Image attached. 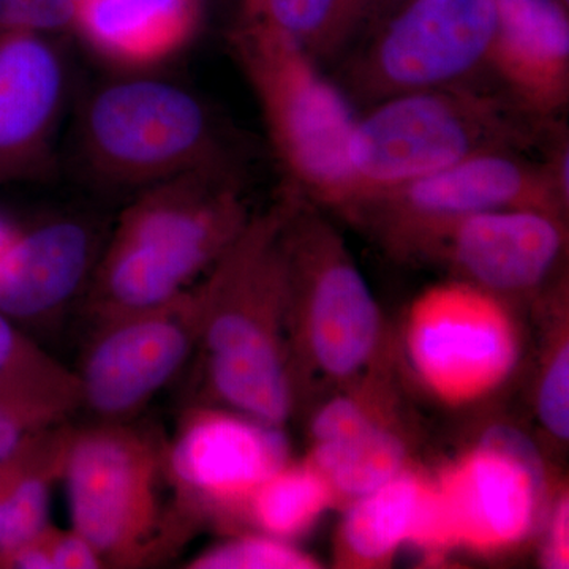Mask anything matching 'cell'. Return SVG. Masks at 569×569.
<instances>
[{"label":"cell","instance_id":"obj_4","mask_svg":"<svg viewBox=\"0 0 569 569\" xmlns=\"http://www.w3.org/2000/svg\"><path fill=\"white\" fill-rule=\"evenodd\" d=\"M293 193L283 224L287 332L298 377L339 389L369 380L385 343V325L346 239L321 208Z\"/></svg>","mask_w":569,"mask_h":569},{"label":"cell","instance_id":"obj_3","mask_svg":"<svg viewBox=\"0 0 569 569\" xmlns=\"http://www.w3.org/2000/svg\"><path fill=\"white\" fill-rule=\"evenodd\" d=\"M552 122V121H550ZM539 122L500 89L475 81L389 97L356 118L347 146L351 206L493 151L539 148Z\"/></svg>","mask_w":569,"mask_h":569},{"label":"cell","instance_id":"obj_7","mask_svg":"<svg viewBox=\"0 0 569 569\" xmlns=\"http://www.w3.org/2000/svg\"><path fill=\"white\" fill-rule=\"evenodd\" d=\"M402 343L418 383L448 407L473 406L496 395L522 355L511 302L458 279L433 284L415 299Z\"/></svg>","mask_w":569,"mask_h":569},{"label":"cell","instance_id":"obj_28","mask_svg":"<svg viewBox=\"0 0 569 569\" xmlns=\"http://www.w3.org/2000/svg\"><path fill=\"white\" fill-rule=\"evenodd\" d=\"M546 533L542 541L541 561L549 569L569 568V497L560 490L546 515Z\"/></svg>","mask_w":569,"mask_h":569},{"label":"cell","instance_id":"obj_6","mask_svg":"<svg viewBox=\"0 0 569 569\" xmlns=\"http://www.w3.org/2000/svg\"><path fill=\"white\" fill-rule=\"evenodd\" d=\"M77 153L93 186L138 193L201 164L236 159L194 93L144 77L107 82L89 97Z\"/></svg>","mask_w":569,"mask_h":569},{"label":"cell","instance_id":"obj_15","mask_svg":"<svg viewBox=\"0 0 569 569\" xmlns=\"http://www.w3.org/2000/svg\"><path fill=\"white\" fill-rule=\"evenodd\" d=\"M67 73L44 33L0 28V186L51 170Z\"/></svg>","mask_w":569,"mask_h":569},{"label":"cell","instance_id":"obj_20","mask_svg":"<svg viewBox=\"0 0 569 569\" xmlns=\"http://www.w3.org/2000/svg\"><path fill=\"white\" fill-rule=\"evenodd\" d=\"M429 477L408 467L380 488L348 503L336 539V556L346 568L387 567L410 546Z\"/></svg>","mask_w":569,"mask_h":569},{"label":"cell","instance_id":"obj_2","mask_svg":"<svg viewBox=\"0 0 569 569\" xmlns=\"http://www.w3.org/2000/svg\"><path fill=\"white\" fill-rule=\"evenodd\" d=\"M293 194L254 213L241 238L206 272L203 343L209 385L231 410L283 427L295 411L288 347L283 224Z\"/></svg>","mask_w":569,"mask_h":569},{"label":"cell","instance_id":"obj_32","mask_svg":"<svg viewBox=\"0 0 569 569\" xmlns=\"http://www.w3.org/2000/svg\"><path fill=\"white\" fill-rule=\"evenodd\" d=\"M560 2L563 3V6L569 7V0H560Z\"/></svg>","mask_w":569,"mask_h":569},{"label":"cell","instance_id":"obj_17","mask_svg":"<svg viewBox=\"0 0 569 569\" xmlns=\"http://www.w3.org/2000/svg\"><path fill=\"white\" fill-rule=\"evenodd\" d=\"M488 71L498 89L539 122L569 102V14L560 0H496Z\"/></svg>","mask_w":569,"mask_h":569},{"label":"cell","instance_id":"obj_23","mask_svg":"<svg viewBox=\"0 0 569 569\" xmlns=\"http://www.w3.org/2000/svg\"><path fill=\"white\" fill-rule=\"evenodd\" d=\"M332 508L335 497L317 468L307 459L290 460L254 490L244 519L261 533L293 541L309 533Z\"/></svg>","mask_w":569,"mask_h":569},{"label":"cell","instance_id":"obj_26","mask_svg":"<svg viewBox=\"0 0 569 569\" xmlns=\"http://www.w3.org/2000/svg\"><path fill=\"white\" fill-rule=\"evenodd\" d=\"M193 569H317L320 561L293 542L269 535H244L206 550L189 565Z\"/></svg>","mask_w":569,"mask_h":569},{"label":"cell","instance_id":"obj_22","mask_svg":"<svg viewBox=\"0 0 569 569\" xmlns=\"http://www.w3.org/2000/svg\"><path fill=\"white\" fill-rule=\"evenodd\" d=\"M70 437L62 430L29 433L17 451L0 460V553L47 529L51 485L62 477Z\"/></svg>","mask_w":569,"mask_h":569},{"label":"cell","instance_id":"obj_5","mask_svg":"<svg viewBox=\"0 0 569 569\" xmlns=\"http://www.w3.org/2000/svg\"><path fill=\"white\" fill-rule=\"evenodd\" d=\"M231 48L288 189L342 216L353 197L347 146L356 121L346 93L296 41L253 18L236 28Z\"/></svg>","mask_w":569,"mask_h":569},{"label":"cell","instance_id":"obj_30","mask_svg":"<svg viewBox=\"0 0 569 569\" xmlns=\"http://www.w3.org/2000/svg\"><path fill=\"white\" fill-rule=\"evenodd\" d=\"M29 433H32L31 430L0 410V460L9 458L11 452L17 451Z\"/></svg>","mask_w":569,"mask_h":569},{"label":"cell","instance_id":"obj_25","mask_svg":"<svg viewBox=\"0 0 569 569\" xmlns=\"http://www.w3.org/2000/svg\"><path fill=\"white\" fill-rule=\"evenodd\" d=\"M546 337L537 380V417L546 436L559 445L569 440V332L568 307L561 299Z\"/></svg>","mask_w":569,"mask_h":569},{"label":"cell","instance_id":"obj_27","mask_svg":"<svg viewBox=\"0 0 569 569\" xmlns=\"http://www.w3.org/2000/svg\"><path fill=\"white\" fill-rule=\"evenodd\" d=\"M80 0H0V28L47 33L73 24Z\"/></svg>","mask_w":569,"mask_h":569},{"label":"cell","instance_id":"obj_9","mask_svg":"<svg viewBox=\"0 0 569 569\" xmlns=\"http://www.w3.org/2000/svg\"><path fill=\"white\" fill-rule=\"evenodd\" d=\"M163 470L164 455L140 430L108 425L71 433L62 470L71 523L103 561L130 567L156 552Z\"/></svg>","mask_w":569,"mask_h":569},{"label":"cell","instance_id":"obj_1","mask_svg":"<svg viewBox=\"0 0 569 569\" xmlns=\"http://www.w3.org/2000/svg\"><path fill=\"white\" fill-rule=\"evenodd\" d=\"M253 216L236 159L141 190L97 268L93 310L107 320L174 301L233 247Z\"/></svg>","mask_w":569,"mask_h":569},{"label":"cell","instance_id":"obj_18","mask_svg":"<svg viewBox=\"0 0 569 569\" xmlns=\"http://www.w3.org/2000/svg\"><path fill=\"white\" fill-rule=\"evenodd\" d=\"M96 236L88 224L54 219L18 231L0 254V312L32 320L66 305L91 269Z\"/></svg>","mask_w":569,"mask_h":569},{"label":"cell","instance_id":"obj_14","mask_svg":"<svg viewBox=\"0 0 569 569\" xmlns=\"http://www.w3.org/2000/svg\"><path fill=\"white\" fill-rule=\"evenodd\" d=\"M567 253V217L507 208L471 213L441 228L415 260L445 266L452 279L511 302L546 293Z\"/></svg>","mask_w":569,"mask_h":569},{"label":"cell","instance_id":"obj_8","mask_svg":"<svg viewBox=\"0 0 569 569\" xmlns=\"http://www.w3.org/2000/svg\"><path fill=\"white\" fill-rule=\"evenodd\" d=\"M507 208L539 209L567 219L569 211L539 160L526 152L493 151L362 198L343 217L385 252L411 261L441 228L471 213Z\"/></svg>","mask_w":569,"mask_h":569},{"label":"cell","instance_id":"obj_10","mask_svg":"<svg viewBox=\"0 0 569 569\" xmlns=\"http://www.w3.org/2000/svg\"><path fill=\"white\" fill-rule=\"evenodd\" d=\"M496 0H410L347 69L348 89L373 104L477 80L488 70Z\"/></svg>","mask_w":569,"mask_h":569},{"label":"cell","instance_id":"obj_19","mask_svg":"<svg viewBox=\"0 0 569 569\" xmlns=\"http://www.w3.org/2000/svg\"><path fill=\"white\" fill-rule=\"evenodd\" d=\"M201 17L200 0H80L71 26L104 62L140 71L181 54Z\"/></svg>","mask_w":569,"mask_h":569},{"label":"cell","instance_id":"obj_11","mask_svg":"<svg viewBox=\"0 0 569 569\" xmlns=\"http://www.w3.org/2000/svg\"><path fill=\"white\" fill-rule=\"evenodd\" d=\"M452 550L508 552L548 515V478L538 449L511 426H493L432 477Z\"/></svg>","mask_w":569,"mask_h":569},{"label":"cell","instance_id":"obj_16","mask_svg":"<svg viewBox=\"0 0 569 569\" xmlns=\"http://www.w3.org/2000/svg\"><path fill=\"white\" fill-rule=\"evenodd\" d=\"M373 378L323 400L310 421L307 460L328 482L336 507L407 470L410 447Z\"/></svg>","mask_w":569,"mask_h":569},{"label":"cell","instance_id":"obj_31","mask_svg":"<svg viewBox=\"0 0 569 569\" xmlns=\"http://www.w3.org/2000/svg\"><path fill=\"white\" fill-rule=\"evenodd\" d=\"M17 233L18 230H14L7 220H3L2 217H0V254L6 252L7 247L10 246V242L13 241Z\"/></svg>","mask_w":569,"mask_h":569},{"label":"cell","instance_id":"obj_12","mask_svg":"<svg viewBox=\"0 0 569 569\" xmlns=\"http://www.w3.org/2000/svg\"><path fill=\"white\" fill-rule=\"evenodd\" d=\"M204 313L198 283L168 305L103 320L78 376L81 402L108 419L140 410L200 343Z\"/></svg>","mask_w":569,"mask_h":569},{"label":"cell","instance_id":"obj_21","mask_svg":"<svg viewBox=\"0 0 569 569\" xmlns=\"http://www.w3.org/2000/svg\"><path fill=\"white\" fill-rule=\"evenodd\" d=\"M80 406L78 376L41 351L0 312V410L37 432L61 425Z\"/></svg>","mask_w":569,"mask_h":569},{"label":"cell","instance_id":"obj_29","mask_svg":"<svg viewBox=\"0 0 569 569\" xmlns=\"http://www.w3.org/2000/svg\"><path fill=\"white\" fill-rule=\"evenodd\" d=\"M52 569H91L102 567L103 560L88 539L71 530L61 533L47 527L43 531Z\"/></svg>","mask_w":569,"mask_h":569},{"label":"cell","instance_id":"obj_24","mask_svg":"<svg viewBox=\"0 0 569 569\" xmlns=\"http://www.w3.org/2000/svg\"><path fill=\"white\" fill-rule=\"evenodd\" d=\"M369 0H246V17L284 33L316 61L346 50Z\"/></svg>","mask_w":569,"mask_h":569},{"label":"cell","instance_id":"obj_13","mask_svg":"<svg viewBox=\"0 0 569 569\" xmlns=\"http://www.w3.org/2000/svg\"><path fill=\"white\" fill-rule=\"evenodd\" d=\"M290 460L282 427L203 408L183 419L164 470L178 490L179 511L238 519L254 490Z\"/></svg>","mask_w":569,"mask_h":569}]
</instances>
